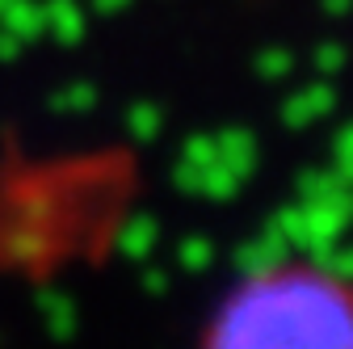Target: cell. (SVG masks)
<instances>
[{"mask_svg":"<svg viewBox=\"0 0 353 349\" xmlns=\"http://www.w3.org/2000/svg\"><path fill=\"white\" fill-rule=\"evenodd\" d=\"M228 345H353V282L320 270H270L228 295L214 316Z\"/></svg>","mask_w":353,"mask_h":349,"instance_id":"1","label":"cell"}]
</instances>
